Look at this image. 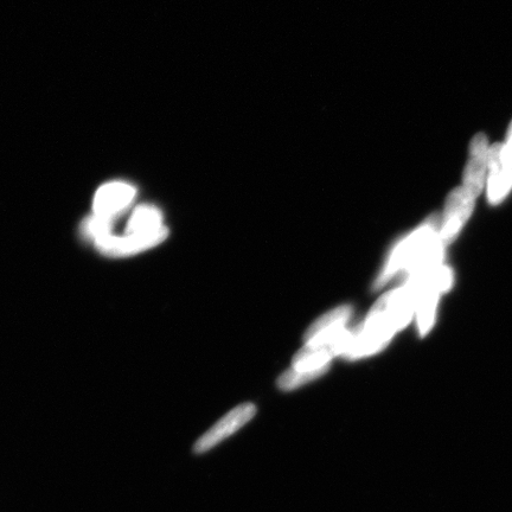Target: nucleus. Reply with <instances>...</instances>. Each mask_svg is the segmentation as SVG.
Returning <instances> with one entry per match:
<instances>
[{
  "label": "nucleus",
  "instance_id": "obj_10",
  "mask_svg": "<svg viewBox=\"0 0 512 512\" xmlns=\"http://www.w3.org/2000/svg\"><path fill=\"white\" fill-rule=\"evenodd\" d=\"M163 215L151 206H143L134 210L128 221L126 234H149L163 229Z\"/></svg>",
  "mask_w": 512,
  "mask_h": 512
},
{
  "label": "nucleus",
  "instance_id": "obj_12",
  "mask_svg": "<svg viewBox=\"0 0 512 512\" xmlns=\"http://www.w3.org/2000/svg\"><path fill=\"white\" fill-rule=\"evenodd\" d=\"M330 368L329 364L323 367L313 369H290L285 374L279 377V387L283 390H292L303 386V384L317 379L322 376Z\"/></svg>",
  "mask_w": 512,
  "mask_h": 512
},
{
  "label": "nucleus",
  "instance_id": "obj_8",
  "mask_svg": "<svg viewBox=\"0 0 512 512\" xmlns=\"http://www.w3.org/2000/svg\"><path fill=\"white\" fill-rule=\"evenodd\" d=\"M473 200H475V197L465 188L454 190L448 197L446 222L439 235L447 245L454 239L460 227L463 226V223L471 214Z\"/></svg>",
  "mask_w": 512,
  "mask_h": 512
},
{
  "label": "nucleus",
  "instance_id": "obj_5",
  "mask_svg": "<svg viewBox=\"0 0 512 512\" xmlns=\"http://www.w3.org/2000/svg\"><path fill=\"white\" fill-rule=\"evenodd\" d=\"M452 283V273L446 267H439L430 278L427 279L424 291L419 300V330L422 336L431 330L435 305H437L439 294Z\"/></svg>",
  "mask_w": 512,
  "mask_h": 512
},
{
  "label": "nucleus",
  "instance_id": "obj_11",
  "mask_svg": "<svg viewBox=\"0 0 512 512\" xmlns=\"http://www.w3.org/2000/svg\"><path fill=\"white\" fill-rule=\"evenodd\" d=\"M350 306H341L338 309L326 313L313 323L309 330L306 331L305 341L310 343L313 339L326 334V332L343 328V325L351 316Z\"/></svg>",
  "mask_w": 512,
  "mask_h": 512
},
{
  "label": "nucleus",
  "instance_id": "obj_1",
  "mask_svg": "<svg viewBox=\"0 0 512 512\" xmlns=\"http://www.w3.org/2000/svg\"><path fill=\"white\" fill-rule=\"evenodd\" d=\"M440 224L439 216L433 215L419 230L409 236V238L401 243L392 254L388 264L384 267L380 277L374 284V290L379 291L389 283V280L395 277L401 271L414 264L419 256L426 251L434 240Z\"/></svg>",
  "mask_w": 512,
  "mask_h": 512
},
{
  "label": "nucleus",
  "instance_id": "obj_4",
  "mask_svg": "<svg viewBox=\"0 0 512 512\" xmlns=\"http://www.w3.org/2000/svg\"><path fill=\"white\" fill-rule=\"evenodd\" d=\"M256 408L252 403H245L233 409L226 416L217 422L216 425L210 428V430L203 434L200 439L197 440L194 450L197 454L206 453L214 448L215 446L222 443L230 435L238 432L241 427L245 426L247 422L254 418Z\"/></svg>",
  "mask_w": 512,
  "mask_h": 512
},
{
  "label": "nucleus",
  "instance_id": "obj_7",
  "mask_svg": "<svg viewBox=\"0 0 512 512\" xmlns=\"http://www.w3.org/2000/svg\"><path fill=\"white\" fill-rule=\"evenodd\" d=\"M488 138L477 134L470 144V157L464 175L465 190L476 198L483 188L486 169H488Z\"/></svg>",
  "mask_w": 512,
  "mask_h": 512
},
{
  "label": "nucleus",
  "instance_id": "obj_3",
  "mask_svg": "<svg viewBox=\"0 0 512 512\" xmlns=\"http://www.w3.org/2000/svg\"><path fill=\"white\" fill-rule=\"evenodd\" d=\"M169 230L164 227L155 233L149 234H125L124 236H107L94 243L101 254L110 258H126L136 255L160 245L168 239Z\"/></svg>",
  "mask_w": 512,
  "mask_h": 512
},
{
  "label": "nucleus",
  "instance_id": "obj_14",
  "mask_svg": "<svg viewBox=\"0 0 512 512\" xmlns=\"http://www.w3.org/2000/svg\"><path fill=\"white\" fill-rule=\"evenodd\" d=\"M503 163L512 166V123L508 132L507 144L503 145Z\"/></svg>",
  "mask_w": 512,
  "mask_h": 512
},
{
  "label": "nucleus",
  "instance_id": "obj_6",
  "mask_svg": "<svg viewBox=\"0 0 512 512\" xmlns=\"http://www.w3.org/2000/svg\"><path fill=\"white\" fill-rule=\"evenodd\" d=\"M134 196H136V189L130 184L123 182L105 184L95 194L94 214L115 220V217L130 207Z\"/></svg>",
  "mask_w": 512,
  "mask_h": 512
},
{
  "label": "nucleus",
  "instance_id": "obj_13",
  "mask_svg": "<svg viewBox=\"0 0 512 512\" xmlns=\"http://www.w3.org/2000/svg\"><path fill=\"white\" fill-rule=\"evenodd\" d=\"M113 224L114 219L111 217L93 214L83 221L81 232L86 239L95 243L112 235Z\"/></svg>",
  "mask_w": 512,
  "mask_h": 512
},
{
  "label": "nucleus",
  "instance_id": "obj_9",
  "mask_svg": "<svg viewBox=\"0 0 512 512\" xmlns=\"http://www.w3.org/2000/svg\"><path fill=\"white\" fill-rule=\"evenodd\" d=\"M488 168L490 170L489 200L497 203L507 195L512 185V166L503 163V144L489 147Z\"/></svg>",
  "mask_w": 512,
  "mask_h": 512
},
{
  "label": "nucleus",
  "instance_id": "obj_2",
  "mask_svg": "<svg viewBox=\"0 0 512 512\" xmlns=\"http://www.w3.org/2000/svg\"><path fill=\"white\" fill-rule=\"evenodd\" d=\"M354 334L355 331L341 328L313 339L294 357L293 368L313 369L329 364L332 357L345 354Z\"/></svg>",
  "mask_w": 512,
  "mask_h": 512
}]
</instances>
